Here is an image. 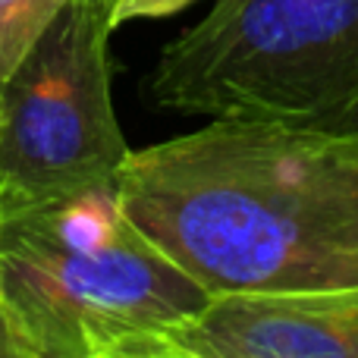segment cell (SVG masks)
Wrapping results in <instances>:
<instances>
[{
  "label": "cell",
  "instance_id": "1",
  "mask_svg": "<svg viewBox=\"0 0 358 358\" xmlns=\"http://www.w3.org/2000/svg\"><path fill=\"white\" fill-rule=\"evenodd\" d=\"M117 198L210 299L358 283V132L208 120L129 151Z\"/></svg>",
  "mask_w": 358,
  "mask_h": 358
},
{
  "label": "cell",
  "instance_id": "2",
  "mask_svg": "<svg viewBox=\"0 0 358 358\" xmlns=\"http://www.w3.org/2000/svg\"><path fill=\"white\" fill-rule=\"evenodd\" d=\"M0 296L38 358H148L210 302L126 217L117 185L0 217Z\"/></svg>",
  "mask_w": 358,
  "mask_h": 358
},
{
  "label": "cell",
  "instance_id": "3",
  "mask_svg": "<svg viewBox=\"0 0 358 358\" xmlns=\"http://www.w3.org/2000/svg\"><path fill=\"white\" fill-rule=\"evenodd\" d=\"M151 107L358 132V0H214L164 44Z\"/></svg>",
  "mask_w": 358,
  "mask_h": 358
},
{
  "label": "cell",
  "instance_id": "4",
  "mask_svg": "<svg viewBox=\"0 0 358 358\" xmlns=\"http://www.w3.org/2000/svg\"><path fill=\"white\" fill-rule=\"evenodd\" d=\"M110 0H69L0 88V217L117 185Z\"/></svg>",
  "mask_w": 358,
  "mask_h": 358
},
{
  "label": "cell",
  "instance_id": "5",
  "mask_svg": "<svg viewBox=\"0 0 358 358\" xmlns=\"http://www.w3.org/2000/svg\"><path fill=\"white\" fill-rule=\"evenodd\" d=\"M148 358H358V283L214 296Z\"/></svg>",
  "mask_w": 358,
  "mask_h": 358
},
{
  "label": "cell",
  "instance_id": "6",
  "mask_svg": "<svg viewBox=\"0 0 358 358\" xmlns=\"http://www.w3.org/2000/svg\"><path fill=\"white\" fill-rule=\"evenodd\" d=\"M69 0H0V88Z\"/></svg>",
  "mask_w": 358,
  "mask_h": 358
},
{
  "label": "cell",
  "instance_id": "7",
  "mask_svg": "<svg viewBox=\"0 0 358 358\" xmlns=\"http://www.w3.org/2000/svg\"><path fill=\"white\" fill-rule=\"evenodd\" d=\"M195 0H113L110 3V25L132 22V19H164L185 10Z\"/></svg>",
  "mask_w": 358,
  "mask_h": 358
},
{
  "label": "cell",
  "instance_id": "8",
  "mask_svg": "<svg viewBox=\"0 0 358 358\" xmlns=\"http://www.w3.org/2000/svg\"><path fill=\"white\" fill-rule=\"evenodd\" d=\"M0 358H38L35 346L25 336L13 308L3 302V296H0Z\"/></svg>",
  "mask_w": 358,
  "mask_h": 358
},
{
  "label": "cell",
  "instance_id": "9",
  "mask_svg": "<svg viewBox=\"0 0 358 358\" xmlns=\"http://www.w3.org/2000/svg\"><path fill=\"white\" fill-rule=\"evenodd\" d=\"M110 3H113V0H110Z\"/></svg>",
  "mask_w": 358,
  "mask_h": 358
}]
</instances>
